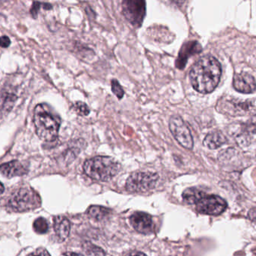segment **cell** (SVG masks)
<instances>
[{"mask_svg": "<svg viewBox=\"0 0 256 256\" xmlns=\"http://www.w3.org/2000/svg\"><path fill=\"white\" fill-rule=\"evenodd\" d=\"M200 51H201V48L198 42H189L185 45L182 48L179 54V57L177 60L178 68L183 69L189 57H190L192 54L200 52Z\"/></svg>", "mask_w": 256, "mask_h": 256, "instance_id": "13", "label": "cell"}, {"mask_svg": "<svg viewBox=\"0 0 256 256\" xmlns=\"http://www.w3.org/2000/svg\"><path fill=\"white\" fill-rule=\"evenodd\" d=\"M54 231L60 242L66 240L70 234V223L67 218L62 216H57L54 218Z\"/></svg>", "mask_w": 256, "mask_h": 256, "instance_id": "11", "label": "cell"}, {"mask_svg": "<svg viewBox=\"0 0 256 256\" xmlns=\"http://www.w3.org/2000/svg\"><path fill=\"white\" fill-rule=\"evenodd\" d=\"M171 1L174 3V4L180 6V5L183 4L184 3L185 0H171Z\"/></svg>", "mask_w": 256, "mask_h": 256, "instance_id": "22", "label": "cell"}, {"mask_svg": "<svg viewBox=\"0 0 256 256\" xmlns=\"http://www.w3.org/2000/svg\"><path fill=\"white\" fill-rule=\"evenodd\" d=\"M221 74L222 69L219 61L214 57L206 56L194 65L190 72V79L197 92L207 94L218 87Z\"/></svg>", "mask_w": 256, "mask_h": 256, "instance_id": "1", "label": "cell"}, {"mask_svg": "<svg viewBox=\"0 0 256 256\" xmlns=\"http://www.w3.org/2000/svg\"><path fill=\"white\" fill-rule=\"evenodd\" d=\"M8 207L14 212L34 210L40 205V199L36 191L30 187L16 189L8 201Z\"/></svg>", "mask_w": 256, "mask_h": 256, "instance_id": "4", "label": "cell"}, {"mask_svg": "<svg viewBox=\"0 0 256 256\" xmlns=\"http://www.w3.org/2000/svg\"><path fill=\"white\" fill-rule=\"evenodd\" d=\"M75 111L78 112L79 115L87 116L90 114V110L87 105H86L84 102H76V105H74Z\"/></svg>", "mask_w": 256, "mask_h": 256, "instance_id": "18", "label": "cell"}, {"mask_svg": "<svg viewBox=\"0 0 256 256\" xmlns=\"http://www.w3.org/2000/svg\"><path fill=\"white\" fill-rule=\"evenodd\" d=\"M4 189V186H3V185L2 184L1 182H0V195H1L2 193H3Z\"/></svg>", "mask_w": 256, "mask_h": 256, "instance_id": "23", "label": "cell"}, {"mask_svg": "<svg viewBox=\"0 0 256 256\" xmlns=\"http://www.w3.org/2000/svg\"><path fill=\"white\" fill-rule=\"evenodd\" d=\"M112 90L114 92V94L121 99L124 96V90H123L122 87L120 85V83L118 81L114 80L112 81Z\"/></svg>", "mask_w": 256, "mask_h": 256, "instance_id": "19", "label": "cell"}, {"mask_svg": "<svg viewBox=\"0 0 256 256\" xmlns=\"http://www.w3.org/2000/svg\"><path fill=\"white\" fill-rule=\"evenodd\" d=\"M159 175L156 173L134 172L126 181V189L130 192H143L156 186Z\"/></svg>", "mask_w": 256, "mask_h": 256, "instance_id": "5", "label": "cell"}, {"mask_svg": "<svg viewBox=\"0 0 256 256\" xmlns=\"http://www.w3.org/2000/svg\"><path fill=\"white\" fill-rule=\"evenodd\" d=\"M132 228L141 234H150L154 231V222L152 216L143 212H136L130 217Z\"/></svg>", "mask_w": 256, "mask_h": 256, "instance_id": "9", "label": "cell"}, {"mask_svg": "<svg viewBox=\"0 0 256 256\" xmlns=\"http://www.w3.org/2000/svg\"><path fill=\"white\" fill-rule=\"evenodd\" d=\"M226 142V139L220 132H214L208 134L204 138L203 144L209 149H218Z\"/></svg>", "mask_w": 256, "mask_h": 256, "instance_id": "14", "label": "cell"}, {"mask_svg": "<svg viewBox=\"0 0 256 256\" xmlns=\"http://www.w3.org/2000/svg\"><path fill=\"white\" fill-rule=\"evenodd\" d=\"M40 6L42 4L39 3H34L33 4L32 8L31 9V14L32 15L33 18H37L38 13L39 9H40Z\"/></svg>", "mask_w": 256, "mask_h": 256, "instance_id": "21", "label": "cell"}, {"mask_svg": "<svg viewBox=\"0 0 256 256\" xmlns=\"http://www.w3.org/2000/svg\"><path fill=\"white\" fill-rule=\"evenodd\" d=\"M122 13L134 27H140L146 17L144 0H123Z\"/></svg>", "mask_w": 256, "mask_h": 256, "instance_id": "8", "label": "cell"}, {"mask_svg": "<svg viewBox=\"0 0 256 256\" xmlns=\"http://www.w3.org/2000/svg\"><path fill=\"white\" fill-rule=\"evenodd\" d=\"M0 171L6 177H14L26 174L27 170L18 161H12L0 165Z\"/></svg>", "mask_w": 256, "mask_h": 256, "instance_id": "12", "label": "cell"}, {"mask_svg": "<svg viewBox=\"0 0 256 256\" xmlns=\"http://www.w3.org/2000/svg\"><path fill=\"white\" fill-rule=\"evenodd\" d=\"M10 45V41L7 36L0 37V47L1 48H8Z\"/></svg>", "mask_w": 256, "mask_h": 256, "instance_id": "20", "label": "cell"}, {"mask_svg": "<svg viewBox=\"0 0 256 256\" xmlns=\"http://www.w3.org/2000/svg\"><path fill=\"white\" fill-rule=\"evenodd\" d=\"M197 212L202 214L218 216L227 208V203L224 198L218 195L204 194L195 204Z\"/></svg>", "mask_w": 256, "mask_h": 256, "instance_id": "6", "label": "cell"}, {"mask_svg": "<svg viewBox=\"0 0 256 256\" xmlns=\"http://www.w3.org/2000/svg\"><path fill=\"white\" fill-rule=\"evenodd\" d=\"M170 132L176 141L184 148L191 150L194 147V139L190 131L183 119L178 115H174L170 120Z\"/></svg>", "mask_w": 256, "mask_h": 256, "instance_id": "7", "label": "cell"}, {"mask_svg": "<svg viewBox=\"0 0 256 256\" xmlns=\"http://www.w3.org/2000/svg\"><path fill=\"white\" fill-rule=\"evenodd\" d=\"M110 210L106 207H100V206H92L88 209V213L93 219L100 220L104 219L108 215H109Z\"/></svg>", "mask_w": 256, "mask_h": 256, "instance_id": "16", "label": "cell"}, {"mask_svg": "<svg viewBox=\"0 0 256 256\" xmlns=\"http://www.w3.org/2000/svg\"><path fill=\"white\" fill-rule=\"evenodd\" d=\"M129 255H144L142 252H131Z\"/></svg>", "mask_w": 256, "mask_h": 256, "instance_id": "24", "label": "cell"}, {"mask_svg": "<svg viewBox=\"0 0 256 256\" xmlns=\"http://www.w3.org/2000/svg\"><path fill=\"white\" fill-rule=\"evenodd\" d=\"M233 87L239 93L250 94L256 91V81L250 74L239 73L234 76Z\"/></svg>", "mask_w": 256, "mask_h": 256, "instance_id": "10", "label": "cell"}, {"mask_svg": "<svg viewBox=\"0 0 256 256\" xmlns=\"http://www.w3.org/2000/svg\"><path fill=\"white\" fill-rule=\"evenodd\" d=\"M204 194V192L196 188H190L183 192L182 198L186 204H195Z\"/></svg>", "mask_w": 256, "mask_h": 256, "instance_id": "15", "label": "cell"}, {"mask_svg": "<svg viewBox=\"0 0 256 256\" xmlns=\"http://www.w3.org/2000/svg\"><path fill=\"white\" fill-rule=\"evenodd\" d=\"M33 228H34L36 232L38 234H45L48 232V229H49V226H48V222L44 218H38L34 223H33Z\"/></svg>", "mask_w": 256, "mask_h": 256, "instance_id": "17", "label": "cell"}, {"mask_svg": "<svg viewBox=\"0 0 256 256\" xmlns=\"http://www.w3.org/2000/svg\"><path fill=\"white\" fill-rule=\"evenodd\" d=\"M34 123L38 136L44 141H55L58 135L61 120L60 117L46 104L36 106Z\"/></svg>", "mask_w": 256, "mask_h": 256, "instance_id": "2", "label": "cell"}, {"mask_svg": "<svg viewBox=\"0 0 256 256\" xmlns=\"http://www.w3.org/2000/svg\"><path fill=\"white\" fill-rule=\"evenodd\" d=\"M84 171L90 178L98 181H108L120 170L118 162L110 156H96L84 163Z\"/></svg>", "mask_w": 256, "mask_h": 256, "instance_id": "3", "label": "cell"}]
</instances>
